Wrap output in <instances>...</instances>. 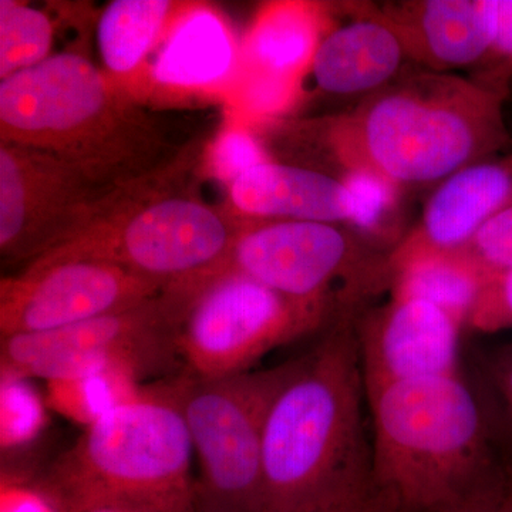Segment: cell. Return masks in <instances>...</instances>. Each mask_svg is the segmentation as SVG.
<instances>
[{
  "label": "cell",
  "mask_w": 512,
  "mask_h": 512,
  "mask_svg": "<svg viewBox=\"0 0 512 512\" xmlns=\"http://www.w3.org/2000/svg\"><path fill=\"white\" fill-rule=\"evenodd\" d=\"M505 99L477 80L421 69L309 128L343 171H366L403 191L443 183L510 148Z\"/></svg>",
  "instance_id": "obj_1"
},
{
  "label": "cell",
  "mask_w": 512,
  "mask_h": 512,
  "mask_svg": "<svg viewBox=\"0 0 512 512\" xmlns=\"http://www.w3.org/2000/svg\"><path fill=\"white\" fill-rule=\"evenodd\" d=\"M0 143L42 151L109 187L175 156L143 104L74 50L2 80Z\"/></svg>",
  "instance_id": "obj_2"
},
{
  "label": "cell",
  "mask_w": 512,
  "mask_h": 512,
  "mask_svg": "<svg viewBox=\"0 0 512 512\" xmlns=\"http://www.w3.org/2000/svg\"><path fill=\"white\" fill-rule=\"evenodd\" d=\"M355 319L330 326L272 404L264 437V512H295L370 480Z\"/></svg>",
  "instance_id": "obj_3"
},
{
  "label": "cell",
  "mask_w": 512,
  "mask_h": 512,
  "mask_svg": "<svg viewBox=\"0 0 512 512\" xmlns=\"http://www.w3.org/2000/svg\"><path fill=\"white\" fill-rule=\"evenodd\" d=\"M367 406L370 480L397 512L447 510L507 476L463 376L393 384Z\"/></svg>",
  "instance_id": "obj_4"
},
{
  "label": "cell",
  "mask_w": 512,
  "mask_h": 512,
  "mask_svg": "<svg viewBox=\"0 0 512 512\" xmlns=\"http://www.w3.org/2000/svg\"><path fill=\"white\" fill-rule=\"evenodd\" d=\"M201 153L175 154L124 188L103 218L23 269L73 261L120 266L167 288L190 285L217 268L252 218L211 207L191 177Z\"/></svg>",
  "instance_id": "obj_5"
},
{
  "label": "cell",
  "mask_w": 512,
  "mask_h": 512,
  "mask_svg": "<svg viewBox=\"0 0 512 512\" xmlns=\"http://www.w3.org/2000/svg\"><path fill=\"white\" fill-rule=\"evenodd\" d=\"M192 454L174 382H167L100 414L40 484L64 512L101 503L195 512Z\"/></svg>",
  "instance_id": "obj_6"
},
{
  "label": "cell",
  "mask_w": 512,
  "mask_h": 512,
  "mask_svg": "<svg viewBox=\"0 0 512 512\" xmlns=\"http://www.w3.org/2000/svg\"><path fill=\"white\" fill-rule=\"evenodd\" d=\"M238 272L315 312L328 325L359 315L360 303L390 286L389 255L335 224L251 220L227 258L194 284Z\"/></svg>",
  "instance_id": "obj_7"
},
{
  "label": "cell",
  "mask_w": 512,
  "mask_h": 512,
  "mask_svg": "<svg viewBox=\"0 0 512 512\" xmlns=\"http://www.w3.org/2000/svg\"><path fill=\"white\" fill-rule=\"evenodd\" d=\"M305 356L264 370L173 380L200 463L195 512H264L266 420Z\"/></svg>",
  "instance_id": "obj_8"
},
{
  "label": "cell",
  "mask_w": 512,
  "mask_h": 512,
  "mask_svg": "<svg viewBox=\"0 0 512 512\" xmlns=\"http://www.w3.org/2000/svg\"><path fill=\"white\" fill-rule=\"evenodd\" d=\"M183 302L175 349L184 372L202 379L249 372L271 350L328 325L238 272L215 276Z\"/></svg>",
  "instance_id": "obj_9"
},
{
  "label": "cell",
  "mask_w": 512,
  "mask_h": 512,
  "mask_svg": "<svg viewBox=\"0 0 512 512\" xmlns=\"http://www.w3.org/2000/svg\"><path fill=\"white\" fill-rule=\"evenodd\" d=\"M180 316L177 299L163 291L133 308L67 328L2 338V377L50 383L117 369L138 379L180 360Z\"/></svg>",
  "instance_id": "obj_10"
},
{
  "label": "cell",
  "mask_w": 512,
  "mask_h": 512,
  "mask_svg": "<svg viewBox=\"0 0 512 512\" xmlns=\"http://www.w3.org/2000/svg\"><path fill=\"white\" fill-rule=\"evenodd\" d=\"M127 185L97 184L42 151L0 143L3 261L28 266L79 237L114 207Z\"/></svg>",
  "instance_id": "obj_11"
},
{
  "label": "cell",
  "mask_w": 512,
  "mask_h": 512,
  "mask_svg": "<svg viewBox=\"0 0 512 512\" xmlns=\"http://www.w3.org/2000/svg\"><path fill=\"white\" fill-rule=\"evenodd\" d=\"M335 6L306 0L262 5L241 39L235 82L225 104L229 120L268 126L303 99L313 57L335 28Z\"/></svg>",
  "instance_id": "obj_12"
},
{
  "label": "cell",
  "mask_w": 512,
  "mask_h": 512,
  "mask_svg": "<svg viewBox=\"0 0 512 512\" xmlns=\"http://www.w3.org/2000/svg\"><path fill=\"white\" fill-rule=\"evenodd\" d=\"M163 286L120 266L73 261L0 281V336L77 325L156 298Z\"/></svg>",
  "instance_id": "obj_13"
},
{
  "label": "cell",
  "mask_w": 512,
  "mask_h": 512,
  "mask_svg": "<svg viewBox=\"0 0 512 512\" xmlns=\"http://www.w3.org/2000/svg\"><path fill=\"white\" fill-rule=\"evenodd\" d=\"M464 323L433 303L396 299L357 315L355 330L367 403L393 384L460 375Z\"/></svg>",
  "instance_id": "obj_14"
},
{
  "label": "cell",
  "mask_w": 512,
  "mask_h": 512,
  "mask_svg": "<svg viewBox=\"0 0 512 512\" xmlns=\"http://www.w3.org/2000/svg\"><path fill=\"white\" fill-rule=\"evenodd\" d=\"M241 39L215 6L180 2L148 63L144 103L227 100Z\"/></svg>",
  "instance_id": "obj_15"
},
{
  "label": "cell",
  "mask_w": 512,
  "mask_h": 512,
  "mask_svg": "<svg viewBox=\"0 0 512 512\" xmlns=\"http://www.w3.org/2000/svg\"><path fill=\"white\" fill-rule=\"evenodd\" d=\"M512 205V154L463 168L431 192L416 227L389 252V268L417 256L463 249Z\"/></svg>",
  "instance_id": "obj_16"
},
{
  "label": "cell",
  "mask_w": 512,
  "mask_h": 512,
  "mask_svg": "<svg viewBox=\"0 0 512 512\" xmlns=\"http://www.w3.org/2000/svg\"><path fill=\"white\" fill-rule=\"evenodd\" d=\"M376 8L409 62L433 72L480 66L497 33V0H402Z\"/></svg>",
  "instance_id": "obj_17"
},
{
  "label": "cell",
  "mask_w": 512,
  "mask_h": 512,
  "mask_svg": "<svg viewBox=\"0 0 512 512\" xmlns=\"http://www.w3.org/2000/svg\"><path fill=\"white\" fill-rule=\"evenodd\" d=\"M346 8L352 19L325 36L306 80L325 96L366 99L397 79L409 59L375 5Z\"/></svg>",
  "instance_id": "obj_18"
},
{
  "label": "cell",
  "mask_w": 512,
  "mask_h": 512,
  "mask_svg": "<svg viewBox=\"0 0 512 512\" xmlns=\"http://www.w3.org/2000/svg\"><path fill=\"white\" fill-rule=\"evenodd\" d=\"M228 190L235 212L252 220L345 222L356 229L362 218V205L345 181L313 168L268 161Z\"/></svg>",
  "instance_id": "obj_19"
},
{
  "label": "cell",
  "mask_w": 512,
  "mask_h": 512,
  "mask_svg": "<svg viewBox=\"0 0 512 512\" xmlns=\"http://www.w3.org/2000/svg\"><path fill=\"white\" fill-rule=\"evenodd\" d=\"M180 2L114 0L97 25L104 72L140 104H146L148 63Z\"/></svg>",
  "instance_id": "obj_20"
},
{
  "label": "cell",
  "mask_w": 512,
  "mask_h": 512,
  "mask_svg": "<svg viewBox=\"0 0 512 512\" xmlns=\"http://www.w3.org/2000/svg\"><path fill=\"white\" fill-rule=\"evenodd\" d=\"M392 298L433 303L466 326L485 278L463 251L417 256L390 269Z\"/></svg>",
  "instance_id": "obj_21"
},
{
  "label": "cell",
  "mask_w": 512,
  "mask_h": 512,
  "mask_svg": "<svg viewBox=\"0 0 512 512\" xmlns=\"http://www.w3.org/2000/svg\"><path fill=\"white\" fill-rule=\"evenodd\" d=\"M52 19L16 0H0V79L45 62L53 46Z\"/></svg>",
  "instance_id": "obj_22"
},
{
  "label": "cell",
  "mask_w": 512,
  "mask_h": 512,
  "mask_svg": "<svg viewBox=\"0 0 512 512\" xmlns=\"http://www.w3.org/2000/svg\"><path fill=\"white\" fill-rule=\"evenodd\" d=\"M470 383L483 407L500 463L512 480V345L478 360Z\"/></svg>",
  "instance_id": "obj_23"
},
{
  "label": "cell",
  "mask_w": 512,
  "mask_h": 512,
  "mask_svg": "<svg viewBox=\"0 0 512 512\" xmlns=\"http://www.w3.org/2000/svg\"><path fill=\"white\" fill-rule=\"evenodd\" d=\"M272 161L255 131L238 121L229 120L210 146L201 153L205 174L231 187L235 180L256 165Z\"/></svg>",
  "instance_id": "obj_24"
},
{
  "label": "cell",
  "mask_w": 512,
  "mask_h": 512,
  "mask_svg": "<svg viewBox=\"0 0 512 512\" xmlns=\"http://www.w3.org/2000/svg\"><path fill=\"white\" fill-rule=\"evenodd\" d=\"M342 180L356 195L362 205V218L356 227L357 237L365 241L369 239L372 247L373 239L392 238L390 229L399 210L402 190L389 181L366 171L350 170L343 173Z\"/></svg>",
  "instance_id": "obj_25"
},
{
  "label": "cell",
  "mask_w": 512,
  "mask_h": 512,
  "mask_svg": "<svg viewBox=\"0 0 512 512\" xmlns=\"http://www.w3.org/2000/svg\"><path fill=\"white\" fill-rule=\"evenodd\" d=\"M28 380L2 377V444L18 446L28 441L42 426V407Z\"/></svg>",
  "instance_id": "obj_26"
},
{
  "label": "cell",
  "mask_w": 512,
  "mask_h": 512,
  "mask_svg": "<svg viewBox=\"0 0 512 512\" xmlns=\"http://www.w3.org/2000/svg\"><path fill=\"white\" fill-rule=\"evenodd\" d=\"M485 281L512 268V205L491 218L463 248Z\"/></svg>",
  "instance_id": "obj_27"
},
{
  "label": "cell",
  "mask_w": 512,
  "mask_h": 512,
  "mask_svg": "<svg viewBox=\"0 0 512 512\" xmlns=\"http://www.w3.org/2000/svg\"><path fill=\"white\" fill-rule=\"evenodd\" d=\"M466 328L480 333L512 329V268L484 282Z\"/></svg>",
  "instance_id": "obj_28"
},
{
  "label": "cell",
  "mask_w": 512,
  "mask_h": 512,
  "mask_svg": "<svg viewBox=\"0 0 512 512\" xmlns=\"http://www.w3.org/2000/svg\"><path fill=\"white\" fill-rule=\"evenodd\" d=\"M473 79L508 96L512 80V0H497V33L493 47L477 67Z\"/></svg>",
  "instance_id": "obj_29"
},
{
  "label": "cell",
  "mask_w": 512,
  "mask_h": 512,
  "mask_svg": "<svg viewBox=\"0 0 512 512\" xmlns=\"http://www.w3.org/2000/svg\"><path fill=\"white\" fill-rule=\"evenodd\" d=\"M295 512H397L373 487L372 480L336 491Z\"/></svg>",
  "instance_id": "obj_30"
},
{
  "label": "cell",
  "mask_w": 512,
  "mask_h": 512,
  "mask_svg": "<svg viewBox=\"0 0 512 512\" xmlns=\"http://www.w3.org/2000/svg\"><path fill=\"white\" fill-rule=\"evenodd\" d=\"M0 512H64L62 505L42 484L29 485L18 480L2 481Z\"/></svg>",
  "instance_id": "obj_31"
},
{
  "label": "cell",
  "mask_w": 512,
  "mask_h": 512,
  "mask_svg": "<svg viewBox=\"0 0 512 512\" xmlns=\"http://www.w3.org/2000/svg\"><path fill=\"white\" fill-rule=\"evenodd\" d=\"M439 512H512V480L507 474L464 503Z\"/></svg>",
  "instance_id": "obj_32"
},
{
  "label": "cell",
  "mask_w": 512,
  "mask_h": 512,
  "mask_svg": "<svg viewBox=\"0 0 512 512\" xmlns=\"http://www.w3.org/2000/svg\"><path fill=\"white\" fill-rule=\"evenodd\" d=\"M77 512H161L144 505L130 503H101L82 508Z\"/></svg>",
  "instance_id": "obj_33"
}]
</instances>
